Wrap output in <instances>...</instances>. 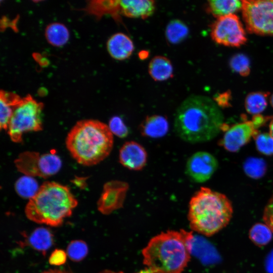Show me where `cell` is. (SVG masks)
Masks as SVG:
<instances>
[{
	"label": "cell",
	"mask_w": 273,
	"mask_h": 273,
	"mask_svg": "<svg viewBox=\"0 0 273 273\" xmlns=\"http://www.w3.org/2000/svg\"><path fill=\"white\" fill-rule=\"evenodd\" d=\"M224 116L219 106L207 97L193 95L178 106L174 131L182 140L196 144L215 138L222 129Z\"/></svg>",
	"instance_id": "6da1fadb"
},
{
	"label": "cell",
	"mask_w": 273,
	"mask_h": 273,
	"mask_svg": "<svg viewBox=\"0 0 273 273\" xmlns=\"http://www.w3.org/2000/svg\"><path fill=\"white\" fill-rule=\"evenodd\" d=\"M192 232H161L142 250L143 263L150 273H181L192 252Z\"/></svg>",
	"instance_id": "7a4b0ae2"
},
{
	"label": "cell",
	"mask_w": 273,
	"mask_h": 273,
	"mask_svg": "<svg viewBox=\"0 0 273 273\" xmlns=\"http://www.w3.org/2000/svg\"><path fill=\"white\" fill-rule=\"evenodd\" d=\"M67 149L80 164L96 165L107 158L113 146V134L108 125L95 119L80 120L68 132Z\"/></svg>",
	"instance_id": "3957f363"
},
{
	"label": "cell",
	"mask_w": 273,
	"mask_h": 273,
	"mask_svg": "<svg viewBox=\"0 0 273 273\" xmlns=\"http://www.w3.org/2000/svg\"><path fill=\"white\" fill-rule=\"evenodd\" d=\"M233 214L232 203L225 195L202 187L190 200L188 218L193 231L211 237L228 225Z\"/></svg>",
	"instance_id": "277c9868"
},
{
	"label": "cell",
	"mask_w": 273,
	"mask_h": 273,
	"mask_svg": "<svg viewBox=\"0 0 273 273\" xmlns=\"http://www.w3.org/2000/svg\"><path fill=\"white\" fill-rule=\"evenodd\" d=\"M78 201L66 186L46 181L25 208L27 218L39 224L61 225L64 218L71 215Z\"/></svg>",
	"instance_id": "5b68a950"
},
{
	"label": "cell",
	"mask_w": 273,
	"mask_h": 273,
	"mask_svg": "<svg viewBox=\"0 0 273 273\" xmlns=\"http://www.w3.org/2000/svg\"><path fill=\"white\" fill-rule=\"evenodd\" d=\"M43 107L41 103L36 101L30 95L22 98L15 107L8 124V133L12 142L21 143L24 133L42 129Z\"/></svg>",
	"instance_id": "8992f818"
},
{
	"label": "cell",
	"mask_w": 273,
	"mask_h": 273,
	"mask_svg": "<svg viewBox=\"0 0 273 273\" xmlns=\"http://www.w3.org/2000/svg\"><path fill=\"white\" fill-rule=\"evenodd\" d=\"M246 29L252 33L273 35V0L242 1Z\"/></svg>",
	"instance_id": "52a82bcc"
},
{
	"label": "cell",
	"mask_w": 273,
	"mask_h": 273,
	"mask_svg": "<svg viewBox=\"0 0 273 273\" xmlns=\"http://www.w3.org/2000/svg\"><path fill=\"white\" fill-rule=\"evenodd\" d=\"M14 163L19 171L33 177H50L56 174L62 166L61 159L53 152L40 154L25 151L19 155Z\"/></svg>",
	"instance_id": "ba28073f"
},
{
	"label": "cell",
	"mask_w": 273,
	"mask_h": 273,
	"mask_svg": "<svg viewBox=\"0 0 273 273\" xmlns=\"http://www.w3.org/2000/svg\"><path fill=\"white\" fill-rule=\"evenodd\" d=\"M210 34L215 42L228 47H239L247 40L243 25L235 14L217 18L211 25Z\"/></svg>",
	"instance_id": "9c48e42d"
},
{
	"label": "cell",
	"mask_w": 273,
	"mask_h": 273,
	"mask_svg": "<svg viewBox=\"0 0 273 273\" xmlns=\"http://www.w3.org/2000/svg\"><path fill=\"white\" fill-rule=\"evenodd\" d=\"M218 167V161L213 155L207 152L199 151L188 159L186 173L194 181L202 183L211 177Z\"/></svg>",
	"instance_id": "30bf717a"
},
{
	"label": "cell",
	"mask_w": 273,
	"mask_h": 273,
	"mask_svg": "<svg viewBox=\"0 0 273 273\" xmlns=\"http://www.w3.org/2000/svg\"><path fill=\"white\" fill-rule=\"evenodd\" d=\"M253 120L235 124L226 130L219 145L230 152H237L259 131Z\"/></svg>",
	"instance_id": "8fae6325"
},
{
	"label": "cell",
	"mask_w": 273,
	"mask_h": 273,
	"mask_svg": "<svg viewBox=\"0 0 273 273\" xmlns=\"http://www.w3.org/2000/svg\"><path fill=\"white\" fill-rule=\"evenodd\" d=\"M128 184L125 181L112 180L106 183L99 198L98 209L103 214H109L123 206Z\"/></svg>",
	"instance_id": "7c38bea8"
},
{
	"label": "cell",
	"mask_w": 273,
	"mask_h": 273,
	"mask_svg": "<svg viewBox=\"0 0 273 273\" xmlns=\"http://www.w3.org/2000/svg\"><path fill=\"white\" fill-rule=\"evenodd\" d=\"M119 160L121 164L132 170H140L146 165L147 153L145 149L135 141L125 142L119 150Z\"/></svg>",
	"instance_id": "4fadbf2b"
},
{
	"label": "cell",
	"mask_w": 273,
	"mask_h": 273,
	"mask_svg": "<svg viewBox=\"0 0 273 273\" xmlns=\"http://www.w3.org/2000/svg\"><path fill=\"white\" fill-rule=\"evenodd\" d=\"M107 48L110 55L117 60H124L132 54L134 47L133 41L126 34L118 32L108 40Z\"/></svg>",
	"instance_id": "5bb4252c"
},
{
	"label": "cell",
	"mask_w": 273,
	"mask_h": 273,
	"mask_svg": "<svg viewBox=\"0 0 273 273\" xmlns=\"http://www.w3.org/2000/svg\"><path fill=\"white\" fill-rule=\"evenodd\" d=\"M120 13L126 17L146 19L155 11L156 4L152 0L119 1Z\"/></svg>",
	"instance_id": "9a60e30c"
},
{
	"label": "cell",
	"mask_w": 273,
	"mask_h": 273,
	"mask_svg": "<svg viewBox=\"0 0 273 273\" xmlns=\"http://www.w3.org/2000/svg\"><path fill=\"white\" fill-rule=\"evenodd\" d=\"M141 134L151 138H159L165 135L169 129L167 119L161 115L147 117L140 126Z\"/></svg>",
	"instance_id": "2e32d148"
},
{
	"label": "cell",
	"mask_w": 273,
	"mask_h": 273,
	"mask_svg": "<svg viewBox=\"0 0 273 273\" xmlns=\"http://www.w3.org/2000/svg\"><path fill=\"white\" fill-rule=\"evenodd\" d=\"M148 71L155 81H162L173 76V69L169 59L163 56H157L150 62Z\"/></svg>",
	"instance_id": "e0dca14e"
},
{
	"label": "cell",
	"mask_w": 273,
	"mask_h": 273,
	"mask_svg": "<svg viewBox=\"0 0 273 273\" xmlns=\"http://www.w3.org/2000/svg\"><path fill=\"white\" fill-rule=\"evenodd\" d=\"M22 98L15 93L1 90L0 94V127L7 130L15 107Z\"/></svg>",
	"instance_id": "ac0fdd59"
},
{
	"label": "cell",
	"mask_w": 273,
	"mask_h": 273,
	"mask_svg": "<svg viewBox=\"0 0 273 273\" xmlns=\"http://www.w3.org/2000/svg\"><path fill=\"white\" fill-rule=\"evenodd\" d=\"M27 242L34 249L45 255L54 243V236L48 229L39 227L35 229L30 234Z\"/></svg>",
	"instance_id": "d6986e66"
},
{
	"label": "cell",
	"mask_w": 273,
	"mask_h": 273,
	"mask_svg": "<svg viewBox=\"0 0 273 273\" xmlns=\"http://www.w3.org/2000/svg\"><path fill=\"white\" fill-rule=\"evenodd\" d=\"M242 1L237 0H213L208 2L207 11L217 18L242 9Z\"/></svg>",
	"instance_id": "ffe728a7"
},
{
	"label": "cell",
	"mask_w": 273,
	"mask_h": 273,
	"mask_svg": "<svg viewBox=\"0 0 273 273\" xmlns=\"http://www.w3.org/2000/svg\"><path fill=\"white\" fill-rule=\"evenodd\" d=\"M45 36L50 44L55 47H61L66 44L69 38L67 27L59 23H53L47 26Z\"/></svg>",
	"instance_id": "44dd1931"
},
{
	"label": "cell",
	"mask_w": 273,
	"mask_h": 273,
	"mask_svg": "<svg viewBox=\"0 0 273 273\" xmlns=\"http://www.w3.org/2000/svg\"><path fill=\"white\" fill-rule=\"evenodd\" d=\"M269 93L256 92L248 94L245 100L246 111L250 114L259 115L266 108Z\"/></svg>",
	"instance_id": "7402d4cb"
},
{
	"label": "cell",
	"mask_w": 273,
	"mask_h": 273,
	"mask_svg": "<svg viewBox=\"0 0 273 273\" xmlns=\"http://www.w3.org/2000/svg\"><path fill=\"white\" fill-rule=\"evenodd\" d=\"M189 34V29L183 21L174 19L169 22L165 29L166 40L171 44L179 43L184 40Z\"/></svg>",
	"instance_id": "603a6c76"
},
{
	"label": "cell",
	"mask_w": 273,
	"mask_h": 273,
	"mask_svg": "<svg viewBox=\"0 0 273 273\" xmlns=\"http://www.w3.org/2000/svg\"><path fill=\"white\" fill-rule=\"evenodd\" d=\"M86 10L97 16L110 14L117 17L120 12L119 1H94L88 4Z\"/></svg>",
	"instance_id": "cb8c5ba5"
},
{
	"label": "cell",
	"mask_w": 273,
	"mask_h": 273,
	"mask_svg": "<svg viewBox=\"0 0 273 273\" xmlns=\"http://www.w3.org/2000/svg\"><path fill=\"white\" fill-rule=\"evenodd\" d=\"M15 188L20 197L29 199L37 193L39 188L36 180L33 177L27 175L20 177L16 181Z\"/></svg>",
	"instance_id": "d4e9b609"
},
{
	"label": "cell",
	"mask_w": 273,
	"mask_h": 273,
	"mask_svg": "<svg viewBox=\"0 0 273 273\" xmlns=\"http://www.w3.org/2000/svg\"><path fill=\"white\" fill-rule=\"evenodd\" d=\"M272 232L264 223L254 224L249 231L251 240L258 246H264L270 242Z\"/></svg>",
	"instance_id": "484cf974"
},
{
	"label": "cell",
	"mask_w": 273,
	"mask_h": 273,
	"mask_svg": "<svg viewBox=\"0 0 273 273\" xmlns=\"http://www.w3.org/2000/svg\"><path fill=\"white\" fill-rule=\"evenodd\" d=\"M243 169L249 177L257 179L262 177L266 171V164L260 158H249L243 164Z\"/></svg>",
	"instance_id": "4316f807"
},
{
	"label": "cell",
	"mask_w": 273,
	"mask_h": 273,
	"mask_svg": "<svg viewBox=\"0 0 273 273\" xmlns=\"http://www.w3.org/2000/svg\"><path fill=\"white\" fill-rule=\"evenodd\" d=\"M88 251L86 243L80 240L72 241L67 248V255L72 261L78 262L83 260Z\"/></svg>",
	"instance_id": "83f0119b"
},
{
	"label": "cell",
	"mask_w": 273,
	"mask_h": 273,
	"mask_svg": "<svg viewBox=\"0 0 273 273\" xmlns=\"http://www.w3.org/2000/svg\"><path fill=\"white\" fill-rule=\"evenodd\" d=\"M231 69L243 76H248L250 72V63L249 58L244 54H237L230 61Z\"/></svg>",
	"instance_id": "f1b7e54d"
},
{
	"label": "cell",
	"mask_w": 273,
	"mask_h": 273,
	"mask_svg": "<svg viewBox=\"0 0 273 273\" xmlns=\"http://www.w3.org/2000/svg\"><path fill=\"white\" fill-rule=\"evenodd\" d=\"M253 138L259 152L266 156L273 155V138L269 133L258 132Z\"/></svg>",
	"instance_id": "f546056e"
},
{
	"label": "cell",
	"mask_w": 273,
	"mask_h": 273,
	"mask_svg": "<svg viewBox=\"0 0 273 273\" xmlns=\"http://www.w3.org/2000/svg\"><path fill=\"white\" fill-rule=\"evenodd\" d=\"M108 126L112 134L120 138H125L128 134L127 127L119 116L112 117L109 120Z\"/></svg>",
	"instance_id": "4dcf8cb0"
},
{
	"label": "cell",
	"mask_w": 273,
	"mask_h": 273,
	"mask_svg": "<svg viewBox=\"0 0 273 273\" xmlns=\"http://www.w3.org/2000/svg\"><path fill=\"white\" fill-rule=\"evenodd\" d=\"M262 220L273 233V193L264 207Z\"/></svg>",
	"instance_id": "1f68e13d"
},
{
	"label": "cell",
	"mask_w": 273,
	"mask_h": 273,
	"mask_svg": "<svg viewBox=\"0 0 273 273\" xmlns=\"http://www.w3.org/2000/svg\"><path fill=\"white\" fill-rule=\"evenodd\" d=\"M67 259V253L63 250L55 249L49 257L50 264L61 265L64 264Z\"/></svg>",
	"instance_id": "d6a6232c"
},
{
	"label": "cell",
	"mask_w": 273,
	"mask_h": 273,
	"mask_svg": "<svg viewBox=\"0 0 273 273\" xmlns=\"http://www.w3.org/2000/svg\"><path fill=\"white\" fill-rule=\"evenodd\" d=\"M99 273H123V272L121 271L116 272V271H112L109 269H105L104 270L101 271V272ZM136 273H150V272L147 269H146L145 270H142L140 272H136Z\"/></svg>",
	"instance_id": "836d02e7"
},
{
	"label": "cell",
	"mask_w": 273,
	"mask_h": 273,
	"mask_svg": "<svg viewBox=\"0 0 273 273\" xmlns=\"http://www.w3.org/2000/svg\"><path fill=\"white\" fill-rule=\"evenodd\" d=\"M41 273H72L70 271L62 270L60 269H50L49 270L44 271Z\"/></svg>",
	"instance_id": "e575fe53"
},
{
	"label": "cell",
	"mask_w": 273,
	"mask_h": 273,
	"mask_svg": "<svg viewBox=\"0 0 273 273\" xmlns=\"http://www.w3.org/2000/svg\"><path fill=\"white\" fill-rule=\"evenodd\" d=\"M269 134L273 138V116L271 117L269 123Z\"/></svg>",
	"instance_id": "d590c367"
},
{
	"label": "cell",
	"mask_w": 273,
	"mask_h": 273,
	"mask_svg": "<svg viewBox=\"0 0 273 273\" xmlns=\"http://www.w3.org/2000/svg\"><path fill=\"white\" fill-rule=\"evenodd\" d=\"M270 103L271 106L273 107V94L271 95L270 98Z\"/></svg>",
	"instance_id": "8d00e7d4"
}]
</instances>
